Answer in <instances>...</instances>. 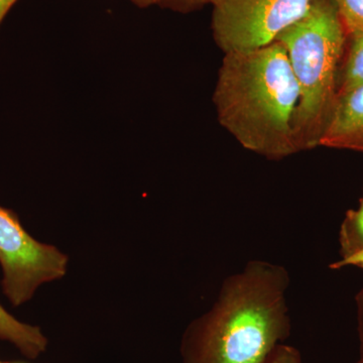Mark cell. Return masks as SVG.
Segmentation results:
<instances>
[{"mask_svg":"<svg viewBox=\"0 0 363 363\" xmlns=\"http://www.w3.org/2000/svg\"><path fill=\"white\" fill-rule=\"evenodd\" d=\"M362 84H363V32L347 37L345 51L339 68L338 96Z\"/></svg>","mask_w":363,"mask_h":363,"instance_id":"8","label":"cell"},{"mask_svg":"<svg viewBox=\"0 0 363 363\" xmlns=\"http://www.w3.org/2000/svg\"><path fill=\"white\" fill-rule=\"evenodd\" d=\"M264 363H303L300 351L285 343L279 344Z\"/></svg>","mask_w":363,"mask_h":363,"instance_id":"11","label":"cell"},{"mask_svg":"<svg viewBox=\"0 0 363 363\" xmlns=\"http://www.w3.org/2000/svg\"><path fill=\"white\" fill-rule=\"evenodd\" d=\"M357 307V333L359 339L360 358H363V288L355 296Z\"/></svg>","mask_w":363,"mask_h":363,"instance_id":"13","label":"cell"},{"mask_svg":"<svg viewBox=\"0 0 363 363\" xmlns=\"http://www.w3.org/2000/svg\"><path fill=\"white\" fill-rule=\"evenodd\" d=\"M319 147L363 152V84L338 96Z\"/></svg>","mask_w":363,"mask_h":363,"instance_id":"6","label":"cell"},{"mask_svg":"<svg viewBox=\"0 0 363 363\" xmlns=\"http://www.w3.org/2000/svg\"><path fill=\"white\" fill-rule=\"evenodd\" d=\"M347 37L363 32V0H333Z\"/></svg>","mask_w":363,"mask_h":363,"instance_id":"10","label":"cell"},{"mask_svg":"<svg viewBox=\"0 0 363 363\" xmlns=\"http://www.w3.org/2000/svg\"><path fill=\"white\" fill-rule=\"evenodd\" d=\"M285 48L298 89L293 130L298 152L316 149L338 97V73L347 35L333 0H312L302 18L277 38Z\"/></svg>","mask_w":363,"mask_h":363,"instance_id":"3","label":"cell"},{"mask_svg":"<svg viewBox=\"0 0 363 363\" xmlns=\"http://www.w3.org/2000/svg\"><path fill=\"white\" fill-rule=\"evenodd\" d=\"M297 83L284 45L224 54L213 93L217 121L243 149L281 161L298 154Z\"/></svg>","mask_w":363,"mask_h":363,"instance_id":"2","label":"cell"},{"mask_svg":"<svg viewBox=\"0 0 363 363\" xmlns=\"http://www.w3.org/2000/svg\"><path fill=\"white\" fill-rule=\"evenodd\" d=\"M354 267L363 269V250L346 259H338L337 262L330 264L332 269H341L343 267Z\"/></svg>","mask_w":363,"mask_h":363,"instance_id":"14","label":"cell"},{"mask_svg":"<svg viewBox=\"0 0 363 363\" xmlns=\"http://www.w3.org/2000/svg\"><path fill=\"white\" fill-rule=\"evenodd\" d=\"M4 363H21V362H4Z\"/></svg>","mask_w":363,"mask_h":363,"instance_id":"18","label":"cell"},{"mask_svg":"<svg viewBox=\"0 0 363 363\" xmlns=\"http://www.w3.org/2000/svg\"><path fill=\"white\" fill-rule=\"evenodd\" d=\"M290 284L286 267L267 260L227 277L212 307L184 331L182 363H264L291 335Z\"/></svg>","mask_w":363,"mask_h":363,"instance_id":"1","label":"cell"},{"mask_svg":"<svg viewBox=\"0 0 363 363\" xmlns=\"http://www.w3.org/2000/svg\"><path fill=\"white\" fill-rule=\"evenodd\" d=\"M355 363H363V358H360V359L358 360V362H357Z\"/></svg>","mask_w":363,"mask_h":363,"instance_id":"17","label":"cell"},{"mask_svg":"<svg viewBox=\"0 0 363 363\" xmlns=\"http://www.w3.org/2000/svg\"><path fill=\"white\" fill-rule=\"evenodd\" d=\"M0 340L13 345L23 357L35 359L47 350L49 339L39 326L21 322L0 304Z\"/></svg>","mask_w":363,"mask_h":363,"instance_id":"7","label":"cell"},{"mask_svg":"<svg viewBox=\"0 0 363 363\" xmlns=\"http://www.w3.org/2000/svg\"><path fill=\"white\" fill-rule=\"evenodd\" d=\"M140 7H149L152 6H169V0H130Z\"/></svg>","mask_w":363,"mask_h":363,"instance_id":"16","label":"cell"},{"mask_svg":"<svg viewBox=\"0 0 363 363\" xmlns=\"http://www.w3.org/2000/svg\"><path fill=\"white\" fill-rule=\"evenodd\" d=\"M69 257L33 238L13 210L0 206V267L4 295L13 307L30 302L40 286L68 272Z\"/></svg>","mask_w":363,"mask_h":363,"instance_id":"4","label":"cell"},{"mask_svg":"<svg viewBox=\"0 0 363 363\" xmlns=\"http://www.w3.org/2000/svg\"><path fill=\"white\" fill-rule=\"evenodd\" d=\"M363 250V196L357 209L348 210L339 230V255L346 259Z\"/></svg>","mask_w":363,"mask_h":363,"instance_id":"9","label":"cell"},{"mask_svg":"<svg viewBox=\"0 0 363 363\" xmlns=\"http://www.w3.org/2000/svg\"><path fill=\"white\" fill-rule=\"evenodd\" d=\"M217 0H169V9H175V11H194L208 4L213 6Z\"/></svg>","mask_w":363,"mask_h":363,"instance_id":"12","label":"cell"},{"mask_svg":"<svg viewBox=\"0 0 363 363\" xmlns=\"http://www.w3.org/2000/svg\"><path fill=\"white\" fill-rule=\"evenodd\" d=\"M18 0H0V26Z\"/></svg>","mask_w":363,"mask_h":363,"instance_id":"15","label":"cell"},{"mask_svg":"<svg viewBox=\"0 0 363 363\" xmlns=\"http://www.w3.org/2000/svg\"><path fill=\"white\" fill-rule=\"evenodd\" d=\"M0 363H4V362H0Z\"/></svg>","mask_w":363,"mask_h":363,"instance_id":"19","label":"cell"},{"mask_svg":"<svg viewBox=\"0 0 363 363\" xmlns=\"http://www.w3.org/2000/svg\"><path fill=\"white\" fill-rule=\"evenodd\" d=\"M312 0H217L212 13L215 43L224 54L272 44L302 18Z\"/></svg>","mask_w":363,"mask_h":363,"instance_id":"5","label":"cell"}]
</instances>
